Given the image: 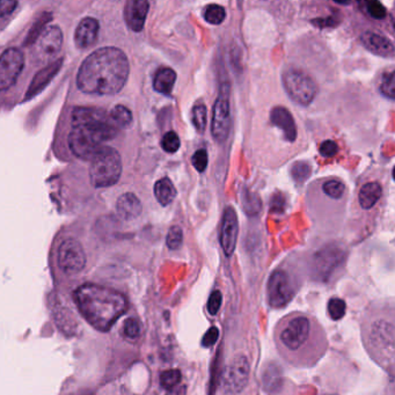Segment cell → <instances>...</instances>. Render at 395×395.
Masks as SVG:
<instances>
[{
  "label": "cell",
  "mask_w": 395,
  "mask_h": 395,
  "mask_svg": "<svg viewBox=\"0 0 395 395\" xmlns=\"http://www.w3.org/2000/svg\"><path fill=\"white\" fill-rule=\"evenodd\" d=\"M363 45L374 55L392 57L394 55V45L387 37L374 32H365L361 36Z\"/></svg>",
  "instance_id": "obj_18"
},
{
  "label": "cell",
  "mask_w": 395,
  "mask_h": 395,
  "mask_svg": "<svg viewBox=\"0 0 395 395\" xmlns=\"http://www.w3.org/2000/svg\"><path fill=\"white\" fill-rule=\"evenodd\" d=\"M249 366L248 359L244 355L235 356L227 365L224 374V389L231 394H237L245 389L248 384Z\"/></svg>",
  "instance_id": "obj_11"
},
{
  "label": "cell",
  "mask_w": 395,
  "mask_h": 395,
  "mask_svg": "<svg viewBox=\"0 0 395 395\" xmlns=\"http://www.w3.org/2000/svg\"><path fill=\"white\" fill-rule=\"evenodd\" d=\"M99 28V21L96 19H83L74 34V41L78 47L81 49L89 48L92 44L96 43Z\"/></svg>",
  "instance_id": "obj_19"
},
{
  "label": "cell",
  "mask_w": 395,
  "mask_h": 395,
  "mask_svg": "<svg viewBox=\"0 0 395 395\" xmlns=\"http://www.w3.org/2000/svg\"><path fill=\"white\" fill-rule=\"evenodd\" d=\"M270 121L275 127L281 129L286 140L295 142L297 138V125L289 109L284 107H275L271 110Z\"/></svg>",
  "instance_id": "obj_17"
},
{
  "label": "cell",
  "mask_w": 395,
  "mask_h": 395,
  "mask_svg": "<svg viewBox=\"0 0 395 395\" xmlns=\"http://www.w3.org/2000/svg\"><path fill=\"white\" fill-rule=\"evenodd\" d=\"M242 208L248 216H257L262 208V202L257 194H254L248 189L242 191Z\"/></svg>",
  "instance_id": "obj_26"
},
{
  "label": "cell",
  "mask_w": 395,
  "mask_h": 395,
  "mask_svg": "<svg viewBox=\"0 0 395 395\" xmlns=\"http://www.w3.org/2000/svg\"><path fill=\"white\" fill-rule=\"evenodd\" d=\"M222 301H223V296L222 292L216 290L211 293V296L209 298L208 301V312L211 315H216L220 312V306H222Z\"/></svg>",
  "instance_id": "obj_42"
},
{
  "label": "cell",
  "mask_w": 395,
  "mask_h": 395,
  "mask_svg": "<svg viewBox=\"0 0 395 395\" xmlns=\"http://www.w3.org/2000/svg\"><path fill=\"white\" fill-rule=\"evenodd\" d=\"M381 89L384 96H387L389 99H394V72L385 74L383 81H381Z\"/></svg>",
  "instance_id": "obj_40"
},
{
  "label": "cell",
  "mask_w": 395,
  "mask_h": 395,
  "mask_svg": "<svg viewBox=\"0 0 395 395\" xmlns=\"http://www.w3.org/2000/svg\"><path fill=\"white\" fill-rule=\"evenodd\" d=\"M25 65V56L18 48H10L0 56V92L15 84Z\"/></svg>",
  "instance_id": "obj_12"
},
{
  "label": "cell",
  "mask_w": 395,
  "mask_h": 395,
  "mask_svg": "<svg viewBox=\"0 0 395 395\" xmlns=\"http://www.w3.org/2000/svg\"><path fill=\"white\" fill-rule=\"evenodd\" d=\"M311 166L308 165V162H305V161H297L291 166L292 179L297 183H299V184L308 181V178L311 175Z\"/></svg>",
  "instance_id": "obj_30"
},
{
  "label": "cell",
  "mask_w": 395,
  "mask_h": 395,
  "mask_svg": "<svg viewBox=\"0 0 395 395\" xmlns=\"http://www.w3.org/2000/svg\"><path fill=\"white\" fill-rule=\"evenodd\" d=\"M116 209L123 220H135L142 213V203L135 194L127 193L118 198Z\"/></svg>",
  "instance_id": "obj_22"
},
{
  "label": "cell",
  "mask_w": 395,
  "mask_h": 395,
  "mask_svg": "<svg viewBox=\"0 0 395 395\" xmlns=\"http://www.w3.org/2000/svg\"><path fill=\"white\" fill-rule=\"evenodd\" d=\"M74 297L85 320L100 332H108L128 308L127 298L107 286L84 284L76 290Z\"/></svg>",
  "instance_id": "obj_2"
},
{
  "label": "cell",
  "mask_w": 395,
  "mask_h": 395,
  "mask_svg": "<svg viewBox=\"0 0 395 395\" xmlns=\"http://www.w3.org/2000/svg\"><path fill=\"white\" fill-rule=\"evenodd\" d=\"M181 378H182V376H181V372H180L179 370H167V371L161 374V386L171 391L173 388H175L176 386H179L180 383H181Z\"/></svg>",
  "instance_id": "obj_32"
},
{
  "label": "cell",
  "mask_w": 395,
  "mask_h": 395,
  "mask_svg": "<svg viewBox=\"0 0 395 395\" xmlns=\"http://www.w3.org/2000/svg\"><path fill=\"white\" fill-rule=\"evenodd\" d=\"M86 264V254L81 242L69 238L61 244L58 248V266L63 273L76 275L81 273Z\"/></svg>",
  "instance_id": "obj_10"
},
{
  "label": "cell",
  "mask_w": 395,
  "mask_h": 395,
  "mask_svg": "<svg viewBox=\"0 0 395 395\" xmlns=\"http://www.w3.org/2000/svg\"><path fill=\"white\" fill-rule=\"evenodd\" d=\"M281 372L278 371L276 365L268 366L264 376V388L268 392H276L278 387H281Z\"/></svg>",
  "instance_id": "obj_27"
},
{
  "label": "cell",
  "mask_w": 395,
  "mask_h": 395,
  "mask_svg": "<svg viewBox=\"0 0 395 395\" xmlns=\"http://www.w3.org/2000/svg\"><path fill=\"white\" fill-rule=\"evenodd\" d=\"M69 145L74 154L85 160H92L103 147L100 139L79 127H74L70 132Z\"/></svg>",
  "instance_id": "obj_13"
},
{
  "label": "cell",
  "mask_w": 395,
  "mask_h": 395,
  "mask_svg": "<svg viewBox=\"0 0 395 395\" xmlns=\"http://www.w3.org/2000/svg\"><path fill=\"white\" fill-rule=\"evenodd\" d=\"M122 174L121 156L113 147H103L91 160L89 179L96 188L114 186Z\"/></svg>",
  "instance_id": "obj_4"
},
{
  "label": "cell",
  "mask_w": 395,
  "mask_h": 395,
  "mask_svg": "<svg viewBox=\"0 0 395 395\" xmlns=\"http://www.w3.org/2000/svg\"><path fill=\"white\" fill-rule=\"evenodd\" d=\"M218 337H220V330L216 327H211L203 337V340H202L203 347H213V344L218 341Z\"/></svg>",
  "instance_id": "obj_45"
},
{
  "label": "cell",
  "mask_w": 395,
  "mask_h": 395,
  "mask_svg": "<svg viewBox=\"0 0 395 395\" xmlns=\"http://www.w3.org/2000/svg\"><path fill=\"white\" fill-rule=\"evenodd\" d=\"M125 337L136 340L142 334V323L135 318H130L125 322Z\"/></svg>",
  "instance_id": "obj_37"
},
{
  "label": "cell",
  "mask_w": 395,
  "mask_h": 395,
  "mask_svg": "<svg viewBox=\"0 0 395 395\" xmlns=\"http://www.w3.org/2000/svg\"><path fill=\"white\" fill-rule=\"evenodd\" d=\"M191 162L194 165L195 169L198 172H204L206 167H208L209 157L206 151L198 150L195 152L194 156L191 158Z\"/></svg>",
  "instance_id": "obj_39"
},
{
  "label": "cell",
  "mask_w": 395,
  "mask_h": 395,
  "mask_svg": "<svg viewBox=\"0 0 395 395\" xmlns=\"http://www.w3.org/2000/svg\"><path fill=\"white\" fill-rule=\"evenodd\" d=\"M109 115L114 123L118 125V128H125V127L131 125L132 114L127 107L118 105L111 110Z\"/></svg>",
  "instance_id": "obj_28"
},
{
  "label": "cell",
  "mask_w": 395,
  "mask_h": 395,
  "mask_svg": "<svg viewBox=\"0 0 395 395\" xmlns=\"http://www.w3.org/2000/svg\"><path fill=\"white\" fill-rule=\"evenodd\" d=\"M180 145L181 143H180L179 136L176 135V132L169 131L161 139V147L167 153H175L176 151L179 150Z\"/></svg>",
  "instance_id": "obj_34"
},
{
  "label": "cell",
  "mask_w": 395,
  "mask_h": 395,
  "mask_svg": "<svg viewBox=\"0 0 395 395\" xmlns=\"http://www.w3.org/2000/svg\"><path fill=\"white\" fill-rule=\"evenodd\" d=\"M312 332V322L306 315H289L278 325V343L286 352L295 354L300 352L311 340Z\"/></svg>",
  "instance_id": "obj_5"
},
{
  "label": "cell",
  "mask_w": 395,
  "mask_h": 395,
  "mask_svg": "<svg viewBox=\"0 0 395 395\" xmlns=\"http://www.w3.org/2000/svg\"><path fill=\"white\" fill-rule=\"evenodd\" d=\"M383 189L377 182L366 183L359 191V203L363 209L374 208L377 202L381 200Z\"/></svg>",
  "instance_id": "obj_24"
},
{
  "label": "cell",
  "mask_w": 395,
  "mask_h": 395,
  "mask_svg": "<svg viewBox=\"0 0 395 395\" xmlns=\"http://www.w3.org/2000/svg\"><path fill=\"white\" fill-rule=\"evenodd\" d=\"M150 4L147 0H129L125 8L127 25L134 32L143 30Z\"/></svg>",
  "instance_id": "obj_16"
},
{
  "label": "cell",
  "mask_w": 395,
  "mask_h": 395,
  "mask_svg": "<svg viewBox=\"0 0 395 395\" xmlns=\"http://www.w3.org/2000/svg\"><path fill=\"white\" fill-rule=\"evenodd\" d=\"M63 59H58L57 62L52 63L50 65L45 66L44 69L37 72L36 76L32 81L30 87L27 91L26 99H32L33 96L39 94L47 85L52 81V78L55 77L58 72L61 66H62Z\"/></svg>",
  "instance_id": "obj_21"
},
{
  "label": "cell",
  "mask_w": 395,
  "mask_h": 395,
  "mask_svg": "<svg viewBox=\"0 0 395 395\" xmlns=\"http://www.w3.org/2000/svg\"><path fill=\"white\" fill-rule=\"evenodd\" d=\"M72 125L85 129L103 143L113 139L118 131L109 114L94 107H77L72 113Z\"/></svg>",
  "instance_id": "obj_3"
},
{
  "label": "cell",
  "mask_w": 395,
  "mask_h": 395,
  "mask_svg": "<svg viewBox=\"0 0 395 395\" xmlns=\"http://www.w3.org/2000/svg\"><path fill=\"white\" fill-rule=\"evenodd\" d=\"M271 213H281L286 210V198L282 194H274L270 202Z\"/></svg>",
  "instance_id": "obj_44"
},
{
  "label": "cell",
  "mask_w": 395,
  "mask_h": 395,
  "mask_svg": "<svg viewBox=\"0 0 395 395\" xmlns=\"http://www.w3.org/2000/svg\"><path fill=\"white\" fill-rule=\"evenodd\" d=\"M225 17H226V12L224 10L223 6L213 4L209 5L208 8H205V20L211 25H216V26L220 25L225 20Z\"/></svg>",
  "instance_id": "obj_31"
},
{
  "label": "cell",
  "mask_w": 395,
  "mask_h": 395,
  "mask_svg": "<svg viewBox=\"0 0 395 395\" xmlns=\"http://www.w3.org/2000/svg\"><path fill=\"white\" fill-rule=\"evenodd\" d=\"M186 387L182 386V385H179V386H176L175 388H173L171 391L167 393V395H186Z\"/></svg>",
  "instance_id": "obj_47"
},
{
  "label": "cell",
  "mask_w": 395,
  "mask_h": 395,
  "mask_svg": "<svg viewBox=\"0 0 395 395\" xmlns=\"http://www.w3.org/2000/svg\"><path fill=\"white\" fill-rule=\"evenodd\" d=\"M17 6H18V1L0 0V18H4V17L11 14Z\"/></svg>",
  "instance_id": "obj_46"
},
{
  "label": "cell",
  "mask_w": 395,
  "mask_h": 395,
  "mask_svg": "<svg viewBox=\"0 0 395 395\" xmlns=\"http://www.w3.org/2000/svg\"><path fill=\"white\" fill-rule=\"evenodd\" d=\"M339 152V147L334 140H325L323 143L320 145V153L323 157L332 158Z\"/></svg>",
  "instance_id": "obj_43"
},
{
  "label": "cell",
  "mask_w": 395,
  "mask_h": 395,
  "mask_svg": "<svg viewBox=\"0 0 395 395\" xmlns=\"http://www.w3.org/2000/svg\"><path fill=\"white\" fill-rule=\"evenodd\" d=\"M267 292L271 308H282L289 304L295 295V290L286 271L279 269L271 274L268 281Z\"/></svg>",
  "instance_id": "obj_9"
},
{
  "label": "cell",
  "mask_w": 395,
  "mask_h": 395,
  "mask_svg": "<svg viewBox=\"0 0 395 395\" xmlns=\"http://www.w3.org/2000/svg\"><path fill=\"white\" fill-rule=\"evenodd\" d=\"M238 217L235 209L227 206L224 211L222 228H220V245L223 247L226 257H231L235 250L237 240H238Z\"/></svg>",
  "instance_id": "obj_14"
},
{
  "label": "cell",
  "mask_w": 395,
  "mask_h": 395,
  "mask_svg": "<svg viewBox=\"0 0 395 395\" xmlns=\"http://www.w3.org/2000/svg\"><path fill=\"white\" fill-rule=\"evenodd\" d=\"M176 81L175 71L169 67H161L158 70L153 81V87L158 93L164 96H171Z\"/></svg>",
  "instance_id": "obj_23"
},
{
  "label": "cell",
  "mask_w": 395,
  "mask_h": 395,
  "mask_svg": "<svg viewBox=\"0 0 395 395\" xmlns=\"http://www.w3.org/2000/svg\"><path fill=\"white\" fill-rule=\"evenodd\" d=\"M231 111H230V89L227 85H222L220 94L213 106V138L218 143H224L230 135Z\"/></svg>",
  "instance_id": "obj_7"
},
{
  "label": "cell",
  "mask_w": 395,
  "mask_h": 395,
  "mask_svg": "<svg viewBox=\"0 0 395 395\" xmlns=\"http://www.w3.org/2000/svg\"><path fill=\"white\" fill-rule=\"evenodd\" d=\"M193 125L200 134L204 132L206 128V123H208V118H206V107L204 103H198L193 108Z\"/></svg>",
  "instance_id": "obj_29"
},
{
  "label": "cell",
  "mask_w": 395,
  "mask_h": 395,
  "mask_svg": "<svg viewBox=\"0 0 395 395\" xmlns=\"http://www.w3.org/2000/svg\"><path fill=\"white\" fill-rule=\"evenodd\" d=\"M154 195L158 202L164 206L171 204L176 198V189L169 178H164L157 181L154 186Z\"/></svg>",
  "instance_id": "obj_25"
},
{
  "label": "cell",
  "mask_w": 395,
  "mask_h": 395,
  "mask_svg": "<svg viewBox=\"0 0 395 395\" xmlns=\"http://www.w3.org/2000/svg\"><path fill=\"white\" fill-rule=\"evenodd\" d=\"M370 345L378 355L393 361L394 356V326L393 322L384 319L374 322L369 330Z\"/></svg>",
  "instance_id": "obj_8"
},
{
  "label": "cell",
  "mask_w": 395,
  "mask_h": 395,
  "mask_svg": "<svg viewBox=\"0 0 395 395\" xmlns=\"http://www.w3.org/2000/svg\"><path fill=\"white\" fill-rule=\"evenodd\" d=\"M36 42V55L42 59L52 58L62 48V30L58 26L49 27L42 32Z\"/></svg>",
  "instance_id": "obj_15"
},
{
  "label": "cell",
  "mask_w": 395,
  "mask_h": 395,
  "mask_svg": "<svg viewBox=\"0 0 395 395\" xmlns=\"http://www.w3.org/2000/svg\"><path fill=\"white\" fill-rule=\"evenodd\" d=\"M183 232L180 226H173L169 228V235H167V246L169 249H179L182 245Z\"/></svg>",
  "instance_id": "obj_36"
},
{
  "label": "cell",
  "mask_w": 395,
  "mask_h": 395,
  "mask_svg": "<svg viewBox=\"0 0 395 395\" xmlns=\"http://www.w3.org/2000/svg\"><path fill=\"white\" fill-rule=\"evenodd\" d=\"M344 191H345V187H344L343 183L339 181V180H330V181L323 184L325 194L328 195L332 198H342Z\"/></svg>",
  "instance_id": "obj_35"
},
{
  "label": "cell",
  "mask_w": 395,
  "mask_h": 395,
  "mask_svg": "<svg viewBox=\"0 0 395 395\" xmlns=\"http://www.w3.org/2000/svg\"><path fill=\"white\" fill-rule=\"evenodd\" d=\"M365 6L366 12L369 13L370 17L377 19V20L384 19L386 14H387L384 5L379 3V1H367V3H365Z\"/></svg>",
  "instance_id": "obj_38"
},
{
  "label": "cell",
  "mask_w": 395,
  "mask_h": 395,
  "mask_svg": "<svg viewBox=\"0 0 395 395\" xmlns=\"http://www.w3.org/2000/svg\"><path fill=\"white\" fill-rule=\"evenodd\" d=\"M341 259H342L341 249L334 247L322 249L315 257V270L321 277L328 276L340 264Z\"/></svg>",
  "instance_id": "obj_20"
},
{
  "label": "cell",
  "mask_w": 395,
  "mask_h": 395,
  "mask_svg": "<svg viewBox=\"0 0 395 395\" xmlns=\"http://www.w3.org/2000/svg\"><path fill=\"white\" fill-rule=\"evenodd\" d=\"M283 85L288 96L300 106H308L318 94V85L303 71L291 69L283 76Z\"/></svg>",
  "instance_id": "obj_6"
},
{
  "label": "cell",
  "mask_w": 395,
  "mask_h": 395,
  "mask_svg": "<svg viewBox=\"0 0 395 395\" xmlns=\"http://www.w3.org/2000/svg\"><path fill=\"white\" fill-rule=\"evenodd\" d=\"M48 17L49 14H45L44 18H41L37 20L36 23L34 25L33 28H32V30H30V33L28 34L26 44L33 43V42H35V41L39 39V36H40L41 34H42V32L44 30L43 27L45 26V23L48 22L49 19H47Z\"/></svg>",
  "instance_id": "obj_41"
},
{
  "label": "cell",
  "mask_w": 395,
  "mask_h": 395,
  "mask_svg": "<svg viewBox=\"0 0 395 395\" xmlns=\"http://www.w3.org/2000/svg\"><path fill=\"white\" fill-rule=\"evenodd\" d=\"M130 65L125 52L114 47L98 49L81 64L77 84L81 91L94 96H114L125 87Z\"/></svg>",
  "instance_id": "obj_1"
},
{
  "label": "cell",
  "mask_w": 395,
  "mask_h": 395,
  "mask_svg": "<svg viewBox=\"0 0 395 395\" xmlns=\"http://www.w3.org/2000/svg\"><path fill=\"white\" fill-rule=\"evenodd\" d=\"M345 303H344L343 299H340V298H332V299L328 301V314H330V318L337 321V320H341L343 318L344 314H345Z\"/></svg>",
  "instance_id": "obj_33"
}]
</instances>
